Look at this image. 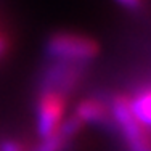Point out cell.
Here are the masks:
<instances>
[{"instance_id": "9c48e42d", "label": "cell", "mask_w": 151, "mask_h": 151, "mask_svg": "<svg viewBox=\"0 0 151 151\" xmlns=\"http://www.w3.org/2000/svg\"><path fill=\"white\" fill-rule=\"evenodd\" d=\"M117 3L125 10H130V12H137V10L142 8L143 0H116Z\"/></svg>"}, {"instance_id": "5b68a950", "label": "cell", "mask_w": 151, "mask_h": 151, "mask_svg": "<svg viewBox=\"0 0 151 151\" xmlns=\"http://www.w3.org/2000/svg\"><path fill=\"white\" fill-rule=\"evenodd\" d=\"M73 114L84 125L90 124L95 127L105 129V130H116L109 105H106L100 98H84L77 103Z\"/></svg>"}, {"instance_id": "8992f818", "label": "cell", "mask_w": 151, "mask_h": 151, "mask_svg": "<svg viewBox=\"0 0 151 151\" xmlns=\"http://www.w3.org/2000/svg\"><path fill=\"white\" fill-rule=\"evenodd\" d=\"M130 111L135 119L148 130L151 129V87L138 90L132 98H129Z\"/></svg>"}, {"instance_id": "6da1fadb", "label": "cell", "mask_w": 151, "mask_h": 151, "mask_svg": "<svg viewBox=\"0 0 151 151\" xmlns=\"http://www.w3.org/2000/svg\"><path fill=\"white\" fill-rule=\"evenodd\" d=\"M100 53V45L92 37L61 31L52 34L45 42V55L50 61L87 64Z\"/></svg>"}, {"instance_id": "30bf717a", "label": "cell", "mask_w": 151, "mask_h": 151, "mask_svg": "<svg viewBox=\"0 0 151 151\" xmlns=\"http://www.w3.org/2000/svg\"><path fill=\"white\" fill-rule=\"evenodd\" d=\"M10 47H12V42H10L8 35L3 34V32L0 31V60H2L6 53H8Z\"/></svg>"}, {"instance_id": "7a4b0ae2", "label": "cell", "mask_w": 151, "mask_h": 151, "mask_svg": "<svg viewBox=\"0 0 151 151\" xmlns=\"http://www.w3.org/2000/svg\"><path fill=\"white\" fill-rule=\"evenodd\" d=\"M116 130L122 135L129 151H151V138L148 130L135 119L130 111L129 96L116 95L109 103Z\"/></svg>"}, {"instance_id": "3957f363", "label": "cell", "mask_w": 151, "mask_h": 151, "mask_svg": "<svg viewBox=\"0 0 151 151\" xmlns=\"http://www.w3.org/2000/svg\"><path fill=\"white\" fill-rule=\"evenodd\" d=\"M87 64L50 61L39 79V92H55L69 96L84 77Z\"/></svg>"}, {"instance_id": "ba28073f", "label": "cell", "mask_w": 151, "mask_h": 151, "mask_svg": "<svg viewBox=\"0 0 151 151\" xmlns=\"http://www.w3.org/2000/svg\"><path fill=\"white\" fill-rule=\"evenodd\" d=\"M0 151H26V145L15 138L0 140Z\"/></svg>"}, {"instance_id": "277c9868", "label": "cell", "mask_w": 151, "mask_h": 151, "mask_svg": "<svg viewBox=\"0 0 151 151\" xmlns=\"http://www.w3.org/2000/svg\"><path fill=\"white\" fill-rule=\"evenodd\" d=\"M68 96L55 92H39L35 101V132L39 138H47L60 129L66 114Z\"/></svg>"}, {"instance_id": "52a82bcc", "label": "cell", "mask_w": 151, "mask_h": 151, "mask_svg": "<svg viewBox=\"0 0 151 151\" xmlns=\"http://www.w3.org/2000/svg\"><path fill=\"white\" fill-rule=\"evenodd\" d=\"M71 140H73L71 137H68L64 132H61L58 129L53 135L47 137V138H42L39 142V145L34 146L31 151H64L68 148Z\"/></svg>"}]
</instances>
